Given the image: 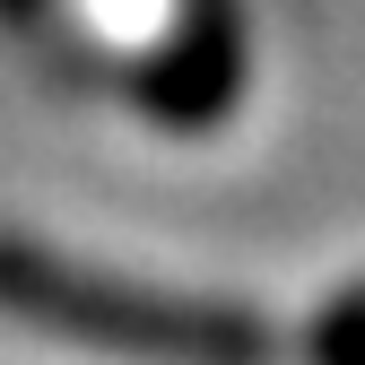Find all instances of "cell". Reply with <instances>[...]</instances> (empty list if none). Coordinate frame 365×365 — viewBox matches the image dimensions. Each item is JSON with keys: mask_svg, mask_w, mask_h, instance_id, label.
I'll use <instances>...</instances> for the list:
<instances>
[{"mask_svg": "<svg viewBox=\"0 0 365 365\" xmlns=\"http://www.w3.org/2000/svg\"><path fill=\"white\" fill-rule=\"evenodd\" d=\"M0 313L122 365H269V348H279L252 304L87 269L35 235H0Z\"/></svg>", "mask_w": 365, "mask_h": 365, "instance_id": "1", "label": "cell"}, {"mask_svg": "<svg viewBox=\"0 0 365 365\" xmlns=\"http://www.w3.org/2000/svg\"><path fill=\"white\" fill-rule=\"evenodd\" d=\"M252 43H244V0H182L157 53L130 70V105L174 140H200L244 105Z\"/></svg>", "mask_w": 365, "mask_h": 365, "instance_id": "2", "label": "cell"}, {"mask_svg": "<svg viewBox=\"0 0 365 365\" xmlns=\"http://www.w3.org/2000/svg\"><path fill=\"white\" fill-rule=\"evenodd\" d=\"M304 365H365V287L331 296L304 322Z\"/></svg>", "mask_w": 365, "mask_h": 365, "instance_id": "3", "label": "cell"}, {"mask_svg": "<svg viewBox=\"0 0 365 365\" xmlns=\"http://www.w3.org/2000/svg\"><path fill=\"white\" fill-rule=\"evenodd\" d=\"M53 9H61V0H0V26L26 43V35H43V26H53Z\"/></svg>", "mask_w": 365, "mask_h": 365, "instance_id": "4", "label": "cell"}]
</instances>
